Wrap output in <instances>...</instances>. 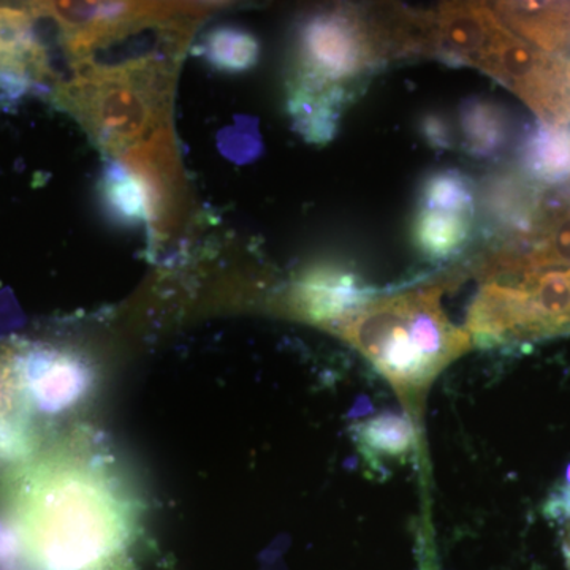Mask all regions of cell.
<instances>
[{
  "instance_id": "cell-16",
  "label": "cell",
  "mask_w": 570,
  "mask_h": 570,
  "mask_svg": "<svg viewBox=\"0 0 570 570\" xmlns=\"http://www.w3.org/2000/svg\"><path fill=\"white\" fill-rule=\"evenodd\" d=\"M474 204L472 184L460 171H436L428 176L420 187L419 208L474 216Z\"/></svg>"
},
{
  "instance_id": "cell-5",
  "label": "cell",
  "mask_w": 570,
  "mask_h": 570,
  "mask_svg": "<svg viewBox=\"0 0 570 570\" xmlns=\"http://www.w3.org/2000/svg\"><path fill=\"white\" fill-rule=\"evenodd\" d=\"M505 32L504 22L487 3H444L423 13V55L453 66L478 67Z\"/></svg>"
},
{
  "instance_id": "cell-2",
  "label": "cell",
  "mask_w": 570,
  "mask_h": 570,
  "mask_svg": "<svg viewBox=\"0 0 570 570\" xmlns=\"http://www.w3.org/2000/svg\"><path fill=\"white\" fill-rule=\"evenodd\" d=\"M453 284L442 277L376 295L326 328L376 367L415 420L439 374L472 346L468 330L453 325L441 306Z\"/></svg>"
},
{
  "instance_id": "cell-1",
  "label": "cell",
  "mask_w": 570,
  "mask_h": 570,
  "mask_svg": "<svg viewBox=\"0 0 570 570\" xmlns=\"http://www.w3.org/2000/svg\"><path fill=\"white\" fill-rule=\"evenodd\" d=\"M13 497L14 547L29 570H112L134 539V505L110 466L75 444L32 456Z\"/></svg>"
},
{
  "instance_id": "cell-10",
  "label": "cell",
  "mask_w": 570,
  "mask_h": 570,
  "mask_svg": "<svg viewBox=\"0 0 570 570\" xmlns=\"http://www.w3.org/2000/svg\"><path fill=\"white\" fill-rule=\"evenodd\" d=\"M474 216L419 208L412 224V239L420 253L431 261H448L466 247Z\"/></svg>"
},
{
  "instance_id": "cell-17",
  "label": "cell",
  "mask_w": 570,
  "mask_h": 570,
  "mask_svg": "<svg viewBox=\"0 0 570 570\" xmlns=\"http://www.w3.org/2000/svg\"><path fill=\"white\" fill-rule=\"evenodd\" d=\"M423 132L433 145L448 146L452 142V130H450L449 124L436 116H430L426 119L423 124Z\"/></svg>"
},
{
  "instance_id": "cell-6",
  "label": "cell",
  "mask_w": 570,
  "mask_h": 570,
  "mask_svg": "<svg viewBox=\"0 0 570 570\" xmlns=\"http://www.w3.org/2000/svg\"><path fill=\"white\" fill-rule=\"evenodd\" d=\"M40 14L58 21L71 56L85 61L94 48L107 43L134 26L163 20L164 9L142 3L51 2L36 3Z\"/></svg>"
},
{
  "instance_id": "cell-12",
  "label": "cell",
  "mask_w": 570,
  "mask_h": 570,
  "mask_svg": "<svg viewBox=\"0 0 570 570\" xmlns=\"http://www.w3.org/2000/svg\"><path fill=\"white\" fill-rule=\"evenodd\" d=\"M460 127L468 151L480 157L497 156L512 134L504 108L485 99H471L461 107Z\"/></svg>"
},
{
  "instance_id": "cell-8",
  "label": "cell",
  "mask_w": 570,
  "mask_h": 570,
  "mask_svg": "<svg viewBox=\"0 0 570 570\" xmlns=\"http://www.w3.org/2000/svg\"><path fill=\"white\" fill-rule=\"evenodd\" d=\"M33 411L21 346L0 343V460L20 459L31 449Z\"/></svg>"
},
{
  "instance_id": "cell-13",
  "label": "cell",
  "mask_w": 570,
  "mask_h": 570,
  "mask_svg": "<svg viewBox=\"0 0 570 570\" xmlns=\"http://www.w3.org/2000/svg\"><path fill=\"white\" fill-rule=\"evenodd\" d=\"M521 157L524 170L539 181H562L570 176V132L546 124L528 138Z\"/></svg>"
},
{
  "instance_id": "cell-3",
  "label": "cell",
  "mask_w": 570,
  "mask_h": 570,
  "mask_svg": "<svg viewBox=\"0 0 570 570\" xmlns=\"http://www.w3.org/2000/svg\"><path fill=\"white\" fill-rule=\"evenodd\" d=\"M389 58L393 51L384 18L352 7L314 14L296 41L292 111L341 115L356 85Z\"/></svg>"
},
{
  "instance_id": "cell-15",
  "label": "cell",
  "mask_w": 570,
  "mask_h": 570,
  "mask_svg": "<svg viewBox=\"0 0 570 570\" xmlns=\"http://www.w3.org/2000/svg\"><path fill=\"white\" fill-rule=\"evenodd\" d=\"M202 55L214 69L239 73L253 69L257 63L261 47L253 33L224 26L205 37Z\"/></svg>"
},
{
  "instance_id": "cell-4",
  "label": "cell",
  "mask_w": 570,
  "mask_h": 570,
  "mask_svg": "<svg viewBox=\"0 0 570 570\" xmlns=\"http://www.w3.org/2000/svg\"><path fill=\"white\" fill-rule=\"evenodd\" d=\"M58 100L105 151L126 154L164 129L168 75L154 59L116 67L86 62L59 88Z\"/></svg>"
},
{
  "instance_id": "cell-7",
  "label": "cell",
  "mask_w": 570,
  "mask_h": 570,
  "mask_svg": "<svg viewBox=\"0 0 570 570\" xmlns=\"http://www.w3.org/2000/svg\"><path fill=\"white\" fill-rule=\"evenodd\" d=\"M377 295L351 269L317 265L307 269L287 294V311L307 324L328 328Z\"/></svg>"
},
{
  "instance_id": "cell-14",
  "label": "cell",
  "mask_w": 570,
  "mask_h": 570,
  "mask_svg": "<svg viewBox=\"0 0 570 570\" xmlns=\"http://www.w3.org/2000/svg\"><path fill=\"white\" fill-rule=\"evenodd\" d=\"M102 195L112 214L126 223L156 220V206L148 186L122 164L112 165L105 174Z\"/></svg>"
},
{
  "instance_id": "cell-11",
  "label": "cell",
  "mask_w": 570,
  "mask_h": 570,
  "mask_svg": "<svg viewBox=\"0 0 570 570\" xmlns=\"http://www.w3.org/2000/svg\"><path fill=\"white\" fill-rule=\"evenodd\" d=\"M355 442L371 464L387 460L404 461L417 445L414 422L404 415L381 414L356 423Z\"/></svg>"
},
{
  "instance_id": "cell-9",
  "label": "cell",
  "mask_w": 570,
  "mask_h": 570,
  "mask_svg": "<svg viewBox=\"0 0 570 570\" xmlns=\"http://www.w3.org/2000/svg\"><path fill=\"white\" fill-rule=\"evenodd\" d=\"M36 7L0 3V71L17 80H39L47 75V58L33 33Z\"/></svg>"
}]
</instances>
